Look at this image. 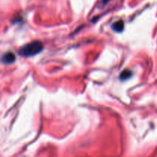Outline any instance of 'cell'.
Masks as SVG:
<instances>
[{
    "label": "cell",
    "mask_w": 157,
    "mask_h": 157,
    "mask_svg": "<svg viewBox=\"0 0 157 157\" xmlns=\"http://www.w3.org/2000/svg\"><path fill=\"white\" fill-rule=\"evenodd\" d=\"M43 45L40 41H33L22 47L19 50L20 55L23 57H32L36 55L42 51Z\"/></svg>",
    "instance_id": "6da1fadb"
},
{
    "label": "cell",
    "mask_w": 157,
    "mask_h": 157,
    "mask_svg": "<svg viewBox=\"0 0 157 157\" xmlns=\"http://www.w3.org/2000/svg\"><path fill=\"white\" fill-rule=\"evenodd\" d=\"M2 62L6 65H10L15 61V55L12 52H8L2 55Z\"/></svg>",
    "instance_id": "7a4b0ae2"
},
{
    "label": "cell",
    "mask_w": 157,
    "mask_h": 157,
    "mask_svg": "<svg viewBox=\"0 0 157 157\" xmlns=\"http://www.w3.org/2000/svg\"><path fill=\"white\" fill-rule=\"evenodd\" d=\"M124 28V23L122 20H119L117 22H115L112 25V29L116 32H121Z\"/></svg>",
    "instance_id": "3957f363"
},
{
    "label": "cell",
    "mask_w": 157,
    "mask_h": 157,
    "mask_svg": "<svg viewBox=\"0 0 157 157\" xmlns=\"http://www.w3.org/2000/svg\"><path fill=\"white\" fill-rule=\"evenodd\" d=\"M131 76H132L131 71H129V70H124V71L121 72V75H120V79L124 81V80L129 79Z\"/></svg>",
    "instance_id": "277c9868"
},
{
    "label": "cell",
    "mask_w": 157,
    "mask_h": 157,
    "mask_svg": "<svg viewBox=\"0 0 157 157\" xmlns=\"http://www.w3.org/2000/svg\"><path fill=\"white\" fill-rule=\"evenodd\" d=\"M110 1H111V0H101V3H102V5H103V6H105V5H107L108 2H110Z\"/></svg>",
    "instance_id": "5b68a950"
}]
</instances>
